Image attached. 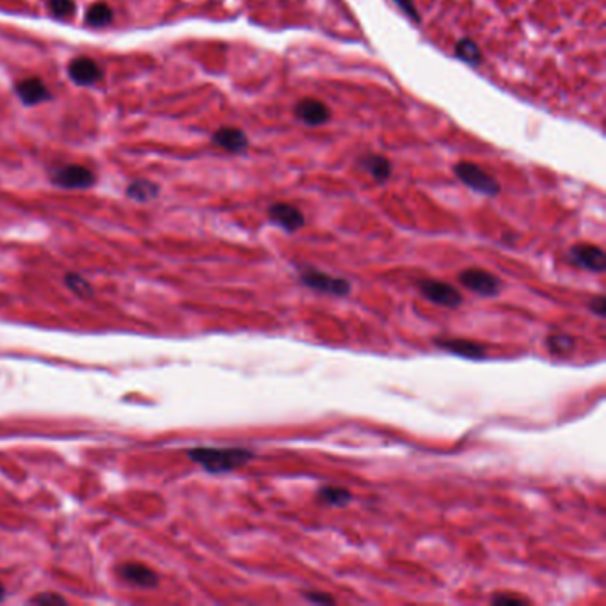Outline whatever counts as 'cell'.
<instances>
[{"label":"cell","instance_id":"obj_19","mask_svg":"<svg viewBox=\"0 0 606 606\" xmlns=\"http://www.w3.org/2000/svg\"><path fill=\"white\" fill-rule=\"evenodd\" d=\"M114 13L110 6H107L105 2H97L91 8L88 9L85 13V23L91 27H105L112 21Z\"/></svg>","mask_w":606,"mask_h":606},{"label":"cell","instance_id":"obj_12","mask_svg":"<svg viewBox=\"0 0 606 606\" xmlns=\"http://www.w3.org/2000/svg\"><path fill=\"white\" fill-rule=\"evenodd\" d=\"M295 116L306 125L319 127L324 125L331 118V110L325 105L324 101L315 100V98H304L295 105Z\"/></svg>","mask_w":606,"mask_h":606},{"label":"cell","instance_id":"obj_21","mask_svg":"<svg viewBox=\"0 0 606 606\" xmlns=\"http://www.w3.org/2000/svg\"><path fill=\"white\" fill-rule=\"evenodd\" d=\"M455 54L469 64H476L480 61V57H482L478 47H476L472 39H463V41H459L457 48H455Z\"/></svg>","mask_w":606,"mask_h":606},{"label":"cell","instance_id":"obj_22","mask_svg":"<svg viewBox=\"0 0 606 606\" xmlns=\"http://www.w3.org/2000/svg\"><path fill=\"white\" fill-rule=\"evenodd\" d=\"M48 6H50L52 13L59 18L70 17L75 11V2L73 0H48Z\"/></svg>","mask_w":606,"mask_h":606},{"label":"cell","instance_id":"obj_7","mask_svg":"<svg viewBox=\"0 0 606 606\" xmlns=\"http://www.w3.org/2000/svg\"><path fill=\"white\" fill-rule=\"evenodd\" d=\"M567 258L573 265L589 272H605L606 269L605 251L596 244H574L569 249Z\"/></svg>","mask_w":606,"mask_h":606},{"label":"cell","instance_id":"obj_28","mask_svg":"<svg viewBox=\"0 0 606 606\" xmlns=\"http://www.w3.org/2000/svg\"><path fill=\"white\" fill-rule=\"evenodd\" d=\"M4 596H6L4 587H2V583H0V601H2V599H4Z\"/></svg>","mask_w":606,"mask_h":606},{"label":"cell","instance_id":"obj_4","mask_svg":"<svg viewBox=\"0 0 606 606\" xmlns=\"http://www.w3.org/2000/svg\"><path fill=\"white\" fill-rule=\"evenodd\" d=\"M416 288L430 303L455 310L463 304V294L454 285L438 279H416Z\"/></svg>","mask_w":606,"mask_h":606},{"label":"cell","instance_id":"obj_16","mask_svg":"<svg viewBox=\"0 0 606 606\" xmlns=\"http://www.w3.org/2000/svg\"><path fill=\"white\" fill-rule=\"evenodd\" d=\"M359 162H361V168L365 169L374 180L386 181L387 178L392 176V164H390V160L384 159V156L367 155L363 156Z\"/></svg>","mask_w":606,"mask_h":606},{"label":"cell","instance_id":"obj_13","mask_svg":"<svg viewBox=\"0 0 606 606\" xmlns=\"http://www.w3.org/2000/svg\"><path fill=\"white\" fill-rule=\"evenodd\" d=\"M17 94L26 105H38L50 98L48 88L43 84V80L30 77V79L20 80L17 84Z\"/></svg>","mask_w":606,"mask_h":606},{"label":"cell","instance_id":"obj_10","mask_svg":"<svg viewBox=\"0 0 606 606\" xmlns=\"http://www.w3.org/2000/svg\"><path fill=\"white\" fill-rule=\"evenodd\" d=\"M118 576L130 585L141 587V589H153L159 585V576L153 569L137 562H127L118 567Z\"/></svg>","mask_w":606,"mask_h":606},{"label":"cell","instance_id":"obj_14","mask_svg":"<svg viewBox=\"0 0 606 606\" xmlns=\"http://www.w3.org/2000/svg\"><path fill=\"white\" fill-rule=\"evenodd\" d=\"M212 141H214L215 146L223 148V150L232 153L244 152L245 148L249 146L248 135H245L242 130H239V128H232V127L219 128V130L212 135Z\"/></svg>","mask_w":606,"mask_h":606},{"label":"cell","instance_id":"obj_1","mask_svg":"<svg viewBox=\"0 0 606 606\" xmlns=\"http://www.w3.org/2000/svg\"><path fill=\"white\" fill-rule=\"evenodd\" d=\"M189 459L207 469L208 473H230L245 466L254 459V452L248 448H210L199 447L187 452Z\"/></svg>","mask_w":606,"mask_h":606},{"label":"cell","instance_id":"obj_9","mask_svg":"<svg viewBox=\"0 0 606 606\" xmlns=\"http://www.w3.org/2000/svg\"><path fill=\"white\" fill-rule=\"evenodd\" d=\"M269 219L274 224H278L279 228H283L285 232H297L301 228L306 224L304 219V214L294 205H288V203H274L269 207Z\"/></svg>","mask_w":606,"mask_h":606},{"label":"cell","instance_id":"obj_8","mask_svg":"<svg viewBox=\"0 0 606 606\" xmlns=\"http://www.w3.org/2000/svg\"><path fill=\"white\" fill-rule=\"evenodd\" d=\"M436 347H439L445 352H450L454 356L466 359H485L487 358V349L485 345L473 340H464V338H438L434 341Z\"/></svg>","mask_w":606,"mask_h":606},{"label":"cell","instance_id":"obj_5","mask_svg":"<svg viewBox=\"0 0 606 606\" xmlns=\"http://www.w3.org/2000/svg\"><path fill=\"white\" fill-rule=\"evenodd\" d=\"M454 171L455 176L459 178L463 183H466L469 189L476 190V192L485 194V196H498L500 194V183L476 164L459 162L454 168Z\"/></svg>","mask_w":606,"mask_h":606},{"label":"cell","instance_id":"obj_15","mask_svg":"<svg viewBox=\"0 0 606 606\" xmlns=\"http://www.w3.org/2000/svg\"><path fill=\"white\" fill-rule=\"evenodd\" d=\"M316 500L324 505L331 507H345L347 503H350L352 500V494H350L349 489L338 487V485H324L316 491Z\"/></svg>","mask_w":606,"mask_h":606},{"label":"cell","instance_id":"obj_6","mask_svg":"<svg viewBox=\"0 0 606 606\" xmlns=\"http://www.w3.org/2000/svg\"><path fill=\"white\" fill-rule=\"evenodd\" d=\"M52 181L63 189H89L94 185L97 176L89 168L80 164H68L55 169L52 173Z\"/></svg>","mask_w":606,"mask_h":606},{"label":"cell","instance_id":"obj_11","mask_svg":"<svg viewBox=\"0 0 606 606\" xmlns=\"http://www.w3.org/2000/svg\"><path fill=\"white\" fill-rule=\"evenodd\" d=\"M68 75L79 85H93L103 77L100 64L91 57H77L68 64Z\"/></svg>","mask_w":606,"mask_h":606},{"label":"cell","instance_id":"obj_3","mask_svg":"<svg viewBox=\"0 0 606 606\" xmlns=\"http://www.w3.org/2000/svg\"><path fill=\"white\" fill-rule=\"evenodd\" d=\"M457 279L464 288L476 295H482V297H494L503 288V281L496 274L489 272L485 269H476V267L461 270Z\"/></svg>","mask_w":606,"mask_h":606},{"label":"cell","instance_id":"obj_24","mask_svg":"<svg viewBox=\"0 0 606 606\" xmlns=\"http://www.w3.org/2000/svg\"><path fill=\"white\" fill-rule=\"evenodd\" d=\"M304 598L310 603H316V605H334V598L329 596L327 592H316V590H304Z\"/></svg>","mask_w":606,"mask_h":606},{"label":"cell","instance_id":"obj_17","mask_svg":"<svg viewBox=\"0 0 606 606\" xmlns=\"http://www.w3.org/2000/svg\"><path fill=\"white\" fill-rule=\"evenodd\" d=\"M546 349L553 356L564 358V356H571L574 352L576 340L573 336H569V334H549L546 338Z\"/></svg>","mask_w":606,"mask_h":606},{"label":"cell","instance_id":"obj_20","mask_svg":"<svg viewBox=\"0 0 606 606\" xmlns=\"http://www.w3.org/2000/svg\"><path fill=\"white\" fill-rule=\"evenodd\" d=\"M64 283H66V287L70 288L73 294L79 295V297L88 299V297L93 295V287H91V283H89L85 278H82L80 274H66V276H64Z\"/></svg>","mask_w":606,"mask_h":606},{"label":"cell","instance_id":"obj_23","mask_svg":"<svg viewBox=\"0 0 606 606\" xmlns=\"http://www.w3.org/2000/svg\"><path fill=\"white\" fill-rule=\"evenodd\" d=\"M491 603L498 606H527V599L519 598V596H512V594H496L491 598Z\"/></svg>","mask_w":606,"mask_h":606},{"label":"cell","instance_id":"obj_25","mask_svg":"<svg viewBox=\"0 0 606 606\" xmlns=\"http://www.w3.org/2000/svg\"><path fill=\"white\" fill-rule=\"evenodd\" d=\"M32 603H36V605H66V599L63 596H59V594L45 592L32 598Z\"/></svg>","mask_w":606,"mask_h":606},{"label":"cell","instance_id":"obj_27","mask_svg":"<svg viewBox=\"0 0 606 606\" xmlns=\"http://www.w3.org/2000/svg\"><path fill=\"white\" fill-rule=\"evenodd\" d=\"M395 2L400 6V8L404 9L405 13H407L409 17L413 18V20H418L416 9H414V6H413V2H411V0H395Z\"/></svg>","mask_w":606,"mask_h":606},{"label":"cell","instance_id":"obj_18","mask_svg":"<svg viewBox=\"0 0 606 606\" xmlns=\"http://www.w3.org/2000/svg\"><path fill=\"white\" fill-rule=\"evenodd\" d=\"M127 196L134 199V201L148 203L159 196V187L148 180H135L128 185Z\"/></svg>","mask_w":606,"mask_h":606},{"label":"cell","instance_id":"obj_2","mask_svg":"<svg viewBox=\"0 0 606 606\" xmlns=\"http://www.w3.org/2000/svg\"><path fill=\"white\" fill-rule=\"evenodd\" d=\"M299 281L303 283L304 287L312 288V290L329 295H338V297L347 295L350 292V288H352L347 279L336 278V276H331V274L322 272V270L313 269V267H303L301 269Z\"/></svg>","mask_w":606,"mask_h":606},{"label":"cell","instance_id":"obj_26","mask_svg":"<svg viewBox=\"0 0 606 606\" xmlns=\"http://www.w3.org/2000/svg\"><path fill=\"white\" fill-rule=\"evenodd\" d=\"M589 307H590V312L594 313V315H598V316H605L606 315V299H605V295H598V297H594L592 301H590L589 303Z\"/></svg>","mask_w":606,"mask_h":606}]
</instances>
